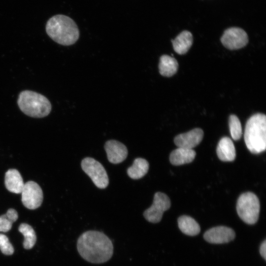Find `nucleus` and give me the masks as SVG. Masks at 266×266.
<instances>
[{
  "label": "nucleus",
  "mask_w": 266,
  "mask_h": 266,
  "mask_svg": "<svg viewBox=\"0 0 266 266\" xmlns=\"http://www.w3.org/2000/svg\"><path fill=\"white\" fill-rule=\"evenodd\" d=\"M203 131L200 128H195L186 133L177 135L174 139L178 147L192 149L198 145L203 137Z\"/></svg>",
  "instance_id": "nucleus-12"
},
{
  "label": "nucleus",
  "mask_w": 266,
  "mask_h": 266,
  "mask_svg": "<svg viewBox=\"0 0 266 266\" xmlns=\"http://www.w3.org/2000/svg\"><path fill=\"white\" fill-rule=\"evenodd\" d=\"M104 149L108 161L117 164L123 162L128 156V149L122 143L115 140L107 141L104 145Z\"/></svg>",
  "instance_id": "nucleus-11"
},
{
  "label": "nucleus",
  "mask_w": 266,
  "mask_h": 266,
  "mask_svg": "<svg viewBox=\"0 0 266 266\" xmlns=\"http://www.w3.org/2000/svg\"><path fill=\"white\" fill-rule=\"evenodd\" d=\"M193 42V35L187 30L182 31L174 39L171 40L174 50L179 55L186 54L192 46Z\"/></svg>",
  "instance_id": "nucleus-16"
},
{
  "label": "nucleus",
  "mask_w": 266,
  "mask_h": 266,
  "mask_svg": "<svg viewBox=\"0 0 266 266\" xmlns=\"http://www.w3.org/2000/svg\"><path fill=\"white\" fill-rule=\"evenodd\" d=\"M220 39L223 45L230 50L242 48L248 42L247 33L238 27H231L226 29Z\"/></svg>",
  "instance_id": "nucleus-9"
},
{
  "label": "nucleus",
  "mask_w": 266,
  "mask_h": 266,
  "mask_svg": "<svg viewBox=\"0 0 266 266\" xmlns=\"http://www.w3.org/2000/svg\"><path fill=\"white\" fill-rule=\"evenodd\" d=\"M171 206L168 197L165 193L158 192L155 194L152 205L146 209L143 216L148 222L157 223L161 221L165 211Z\"/></svg>",
  "instance_id": "nucleus-7"
},
{
  "label": "nucleus",
  "mask_w": 266,
  "mask_h": 266,
  "mask_svg": "<svg viewBox=\"0 0 266 266\" xmlns=\"http://www.w3.org/2000/svg\"><path fill=\"white\" fill-rule=\"evenodd\" d=\"M19 231L24 235L23 247L26 249H30L34 245L36 236L33 228L26 223H22L19 227Z\"/></svg>",
  "instance_id": "nucleus-20"
},
{
  "label": "nucleus",
  "mask_w": 266,
  "mask_h": 266,
  "mask_svg": "<svg viewBox=\"0 0 266 266\" xmlns=\"http://www.w3.org/2000/svg\"><path fill=\"white\" fill-rule=\"evenodd\" d=\"M4 184L9 192L15 194L21 193L25 184L20 172L13 168L5 173Z\"/></svg>",
  "instance_id": "nucleus-14"
},
{
  "label": "nucleus",
  "mask_w": 266,
  "mask_h": 266,
  "mask_svg": "<svg viewBox=\"0 0 266 266\" xmlns=\"http://www.w3.org/2000/svg\"><path fill=\"white\" fill-rule=\"evenodd\" d=\"M216 153L219 159L223 162H232L236 157L234 145L233 141L229 137H222L219 141Z\"/></svg>",
  "instance_id": "nucleus-13"
},
{
  "label": "nucleus",
  "mask_w": 266,
  "mask_h": 266,
  "mask_svg": "<svg viewBox=\"0 0 266 266\" xmlns=\"http://www.w3.org/2000/svg\"><path fill=\"white\" fill-rule=\"evenodd\" d=\"M23 205L29 209H35L41 204L43 196L41 187L36 182L29 181L24 184L21 192Z\"/></svg>",
  "instance_id": "nucleus-8"
},
{
  "label": "nucleus",
  "mask_w": 266,
  "mask_h": 266,
  "mask_svg": "<svg viewBox=\"0 0 266 266\" xmlns=\"http://www.w3.org/2000/svg\"><path fill=\"white\" fill-rule=\"evenodd\" d=\"M259 252L261 256L265 260H266V240L265 239L263 242L261 243Z\"/></svg>",
  "instance_id": "nucleus-24"
},
{
  "label": "nucleus",
  "mask_w": 266,
  "mask_h": 266,
  "mask_svg": "<svg viewBox=\"0 0 266 266\" xmlns=\"http://www.w3.org/2000/svg\"><path fill=\"white\" fill-rule=\"evenodd\" d=\"M196 155L192 149L181 147L173 150L169 155V161L174 166H180L191 163Z\"/></svg>",
  "instance_id": "nucleus-15"
},
{
  "label": "nucleus",
  "mask_w": 266,
  "mask_h": 266,
  "mask_svg": "<svg viewBox=\"0 0 266 266\" xmlns=\"http://www.w3.org/2000/svg\"><path fill=\"white\" fill-rule=\"evenodd\" d=\"M266 116L258 113L247 121L244 132V141L251 153L257 154L266 148Z\"/></svg>",
  "instance_id": "nucleus-3"
},
{
  "label": "nucleus",
  "mask_w": 266,
  "mask_h": 266,
  "mask_svg": "<svg viewBox=\"0 0 266 266\" xmlns=\"http://www.w3.org/2000/svg\"><path fill=\"white\" fill-rule=\"evenodd\" d=\"M46 32L55 42L65 46L74 44L80 35L75 22L69 17L62 14L54 15L47 21Z\"/></svg>",
  "instance_id": "nucleus-2"
},
{
  "label": "nucleus",
  "mask_w": 266,
  "mask_h": 266,
  "mask_svg": "<svg viewBox=\"0 0 266 266\" xmlns=\"http://www.w3.org/2000/svg\"><path fill=\"white\" fill-rule=\"evenodd\" d=\"M81 166L98 188L107 187L109 184L108 177L101 164L92 158L86 157L82 160Z\"/></svg>",
  "instance_id": "nucleus-6"
},
{
  "label": "nucleus",
  "mask_w": 266,
  "mask_h": 266,
  "mask_svg": "<svg viewBox=\"0 0 266 266\" xmlns=\"http://www.w3.org/2000/svg\"><path fill=\"white\" fill-rule=\"evenodd\" d=\"M236 208L238 216L247 224L253 225L258 221L260 203L258 198L253 193L242 194L237 200Z\"/></svg>",
  "instance_id": "nucleus-5"
},
{
  "label": "nucleus",
  "mask_w": 266,
  "mask_h": 266,
  "mask_svg": "<svg viewBox=\"0 0 266 266\" xmlns=\"http://www.w3.org/2000/svg\"><path fill=\"white\" fill-rule=\"evenodd\" d=\"M178 225L180 231L184 234L195 236L198 234L200 231V228L198 222L192 217L182 215L178 220Z\"/></svg>",
  "instance_id": "nucleus-18"
},
{
  "label": "nucleus",
  "mask_w": 266,
  "mask_h": 266,
  "mask_svg": "<svg viewBox=\"0 0 266 266\" xmlns=\"http://www.w3.org/2000/svg\"><path fill=\"white\" fill-rule=\"evenodd\" d=\"M178 64L173 57L167 55H163L160 58L159 70L160 74L165 77H171L178 70Z\"/></svg>",
  "instance_id": "nucleus-17"
},
{
  "label": "nucleus",
  "mask_w": 266,
  "mask_h": 266,
  "mask_svg": "<svg viewBox=\"0 0 266 266\" xmlns=\"http://www.w3.org/2000/svg\"><path fill=\"white\" fill-rule=\"evenodd\" d=\"M77 248L84 260L93 264L107 262L113 253L111 240L105 234L97 231L83 233L77 240Z\"/></svg>",
  "instance_id": "nucleus-1"
},
{
  "label": "nucleus",
  "mask_w": 266,
  "mask_h": 266,
  "mask_svg": "<svg viewBox=\"0 0 266 266\" xmlns=\"http://www.w3.org/2000/svg\"><path fill=\"white\" fill-rule=\"evenodd\" d=\"M20 109L26 115L33 118H43L49 114L52 105L43 95L30 90H24L17 100Z\"/></svg>",
  "instance_id": "nucleus-4"
},
{
  "label": "nucleus",
  "mask_w": 266,
  "mask_h": 266,
  "mask_svg": "<svg viewBox=\"0 0 266 266\" xmlns=\"http://www.w3.org/2000/svg\"><path fill=\"white\" fill-rule=\"evenodd\" d=\"M149 163L141 158L135 159L133 165L127 169V174L133 179H138L143 177L149 169Z\"/></svg>",
  "instance_id": "nucleus-19"
},
{
  "label": "nucleus",
  "mask_w": 266,
  "mask_h": 266,
  "mask_svg": "<svg viewBox=\"0 0 266 266\" xmlns=\"http://www.w3.org/2000/svg\"><path fill=\"white\" fill-rule=\"evenodd\" d=\"M18 218L17 212L13 208L8 209L6 214L0 216V232H7L12 228L13 223Z\"/></svg>",
  "instance_id": "nucleus-21"
},
{
  "label": "nucleus",
  "mask_w": 266,
  "mask_h": 266,
  "mask_svg": "<svg viewBox=\"0 0 266 266\" xmlns=\"http://www.w3.org/2000/svg\"><path fill=\"white\" fill-rule=\"evenodd\" d=\"M235 233L233 229L226 226H220L207 230L203 234L204 239L211 244H223L233 240Z\"/></svg>",
  "instance_id": "nucleus-10"
},
{
  "label": "nucleus",
  "mask_w": 266,
  "mask_h": 266,
  "mask_svg": "<svg viewBox=\"0 0 266 266\" xmlns=\"http://www.w3.org/2000/svg\"><path fill=\"white\" fill-rule=\"evenodd\" d=\"M229 126L232 138L234 140H239L242 135V128L239 119L235 115L230 116Z\"/></svg>",
  "instance_id": "nucleus-22"
},
{
  "label": "nucleus",
  "mask_w": 266,
  "mask_h": 266,
  "mask_svg": "<svg viewBox=\"0 0 266 266\" xmlns=\"http://www.w3.org/2000/svg\"><path fill=\"white\" fill-rule=\"evenodd\" d=\"M0 250L5 255H11L14 251L7 236L2 233H0Z\"/></svg>",
  "instance_id": "nucleus-23"
}]
</instances>
